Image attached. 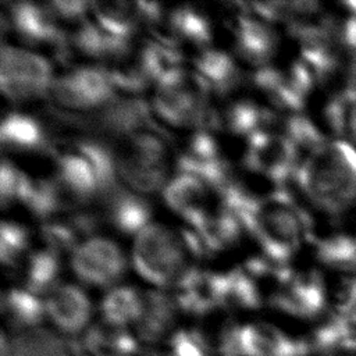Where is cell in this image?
I'll return each instance as SVG.
<instances>
[{
    "mask_svg": "<svg viewBox=\"0 0 356 356\" xmlns=\"http://www.w3.org/2000/svg\"><path fill=\"white\" fill-rule=\"evenodd\" d=\"M307 199L325 213L356 203V149L345 140H325L307 154L295 175Z\"/></svg>",
    "mask_w": 356,
    "mask_h": 356,
    "instance_id": "6da1fadb",
    "label": "cell"
},
{
    "mask_svg": "<svg viewBox=\"0 0 356 356\" xmlns=\"http://www.w3.org/2000/svg\"><path fill=\"white\" fill-rule=\"evenodd\" d=\"M245 231L260 245L263 254L286 264L309 234V217L285 188H275L266 196H254L241 213Z\"/></svg>",
    "mask_w": 356,
    "mask_h": 356,
    "instance_id": "7a4b0ae2",
    "label": "cell"
},
{
    "mask_svg": "<svg viewBox=\"0 0 356 356\" xmlns=\"http://www.w3.org/2000/svg\"><path fill=\"white\" fill-rule=\"evenodd\" d=\"M200 246L193 229L175 232L160 222H150L134 236L132 263L136 273L156 286L174 285L200 259Z\"/></svg>",
    "mask_w": 356,
    "mask_h": 356,
    "instance_id": "3957f363",
    "label": "cell"
},
{
    "mask_svg": "<svg viewBox=\"0 0 356 356\" xmlns=\"http://www.w3.org/2000/svg\"><path fill=\"white\" fill-rule=\"evenodd\" d=\"M124 186L140 195L163 191L168 178V146L156 125L110 143Z\"/></svg>",
    "mask_w": 356,
    "mask_h": 356,
    "instance_id": "277c9868",
    "label": "cell"
},
{
    "mask_svg": "<svg viewBox=\"0 0 356 356\" xmlns=\"http://www.w3.org/2000/svg\"><path fill=\"white\" fill-rule=\"evenodd\" d=\"M152 110L167 124L182 128H204L213 114L210 89L192 70L172 71L156 85Z\"/></svg>",
    "mask_w": 356,
    "mask_h": 356,
    "instance_id": "5b68a950",
    "label": "cell"
},
{
    "mask_svg": "<svg viewBox=\"0 0 356 356\" xmlns=\"http://www.w3.org/2000/svg\"><path fill=\"white\" fill-rule=\"evenodd\" d=\"M104 67L79 65L54 76L47 97L67 113H92L117 96Z\"/></svg>",
    "mask_w": 356,
    "mask_h": 356,
    "instance_id": "8992f818",
    "label": "cell"
},
{
    "mask_svg": "<svg viewBox=\"0 0 356 356\" xmlns=\"http://www.w3.org/2000/svg\"><path fill=\"white\" fill-rule=\"evenodd\" d=\"M53 70L46 57L25 47L3 44L0 53V88L14 103L47 96Z\"/></svg>",
    "mask_w": 356,
    "mask_h": 356,
    "instance_id": "52a82bcc",
    "label": "cell"
},
{
    "mask_svg": "<svg viewBox=\"0 0 356 356\" xmlns=\"http://www.w3.org/2000/svg\"><path fill=\"white\" fill-rule=\"evenodd\" d=\"M152 111V106L139 96L117 95L100 108L72 120L83 125L90 136L113 143L154 125Z\"/></svg>",
    "mask_w": 356,
    "mask_h": 356,
    "instance_id": "ba28073f",
    "label": "cell"
},
{
    "mask_svg": "<svg viewBox=\"0 0 356 356\" xmlns=\"http://www.w3.org/2000/svg\"><path fill=\"white\" fill-rule=\"evenodd\" d=\"M245 165L253 172L273 182L275 188H285L295 179L303 160L298 149L278 131H261L246 139Z\"/></svg>",
    "mask_w": 356,
    "mask_h": 356,
    "instance_id": "9c48e42d",
    "label": "cell"
},
{
    "mask_svg": "<svg viewBox=\"0 0 356 356\" xmlns=\"http://www.w3.org/2000/svg\"><path fill=\"white\" fill-rule=\"evenodd\" d=\"M127 260L120 246L104 236H90L71 253L74 274L92 286H111L124 274Z\"/></svg>",
    "mask_w": 356,
    "mask_h": 356,
    "instance_id": "30bf717a",
    "label": "cell"
},
{
    "mask_svg": "<svg viewBox=\"0 0 356 356\" xmlns=\"http://www.w3.org/2000/svg\"><path fill=\"white\" fill-rule=\"evenodd\" d=\"M7 11L10 26L24 42L51 46L61 57L71 49L70 38L49 3L14 1Z\"/></svg>",
    "mask_w": 356,
    "mask_h": 356,
    "instance_id": "8fae6325",
    "label": "cell"
},
{
    "mask_svg": "<svg viewBox=\"0 0 356 356\" xmlns=\"http://www.w3.org/2000/svg\"><path fill=\"white\" fill-rule=\"evenodd\" d=\"M56 170L51 175L72 210L99 200V182L89 159L72 142L67 149L53 147Z\"/></svg>",
    "mask_w": 356,
    "mask_h": 356,
    "instance_id": "7c38bea8",
    "label": "cell"
},
{
    "mask_svg": "<svg viewBox=\"0 0 356 356\" xmlns=\"http://www.w3.org/2000/svg\"><path fill=\"white\" fill-rule=\"evenodd\" d=\"M241 7L229 21L235 53L250 65L259 68L270 64L277 51L278 36L271 24Z\"/></svg>",
    "mask_w": 356,
    "mask_h": 356,
    "instance_id": "4fadbf2b",
    "label": "cell"
},
{
    "mask_svg": "<svg viewBox=\"0 0 356 356\" xmlns=\"http://www.w3.org/2000/svg\"><path fill=\"white\" fill-rule=\"evenodd\" d=\"M325 288L317 271L291 273V275L270 295L275 309L300 318H313L324 312Z\"/></svg>",
    "mask_w": 356,
    "mask_h": 356,
    "instance_id": "5bb4252c",
    "label": "cell"
},
{
    "mask_svg": "<svg viewBox=\"0 0 356 356\" xmlns=\"http://www.w3.org/2000/svg\"><path fill=\"white\" fill-rule=\"evenodd\" d=\"M211 191L213 189L196 175L178 171L167 181L163 188V196L168 207L193 228L211 210Z\"/></svg>",
    "mask_w": 356,
    "mask_h": 356,
    "instance_id": "9a60e30c",
    "label": "cell"
},
{
    "mask_svg": "<svg viewBox=\"0 0 356 356\" xmlns=\"http://www.w3.org/2000/svg\"><path fill=\"white\" fill-rule=\"evenodd\" d=\"M46 316L65 334L82 331L90 318L88 295L78 285L58 284L44 296Z\"/></svg>",
    "mask_w": 356,
    "mask_h": 356,
    "instance_id": "2e32d148",
    "label": "cell"
},
{
    "mask_svg": "<svg viewBox=\"0 0 356 356\" xmlns=\"http://www.w3.org/2000/svg\"><path fill=\"white\" fill-rule=\"evenodd\" d=\"M3 149L10 152H53L54 143L46 124L22 111H10L3 115L0 128Z\"/></svg>",
    "mask_w": 356,
    "mask_h": 356,
    "instance_id": "e0dca14e",
    "label": "cell"
},
{
    "mask_svg": "<svg viewBox=\"0 0 356 356\" xmlns=\"http://www.w3.org/2000/svg\"><path fill=\"white\" fill-rule=\"evenodd\" d=\"M1 356H85L83 345L43 328L19 332L13 339L1 334Z\"/></svg>",
    "mask_w": 356,
    "mask_h": 356,
    "instance_id": "ac0fdd59",
    "label": "cell"
},
{
    "mask_svg": "<svg viewBox=\"0 0 356 356\" xmlns=\"http://www.w3.org/2000/svg\"><path fill=\"white\" fill-rule=\"evenodd\" d=\"M102 204L103 218L124 235H136L150 224L152 207L145 195L121 186Z\"/></svg>",
    "mask_w": 356,
    "mask_h": 356,
    "instance_id": "d6986e66",
    "label": "cell"
},
{
    "mask_svg": "<svg viewBox=\"0 0 356 356\" xmlns=\"http://www.w3.org/2000/svg\"><path fill=\"white\" fill-rule=\"evenodd\" d=\"M193 70L209 86L210 92L225 96L234 92L242 82L243 74L234 56L218 50H200L193 58Z\"/></svg>",
    "mask_w": 356,
    "mask_h": 356,
    "instance_id": "ffe728a7",
    "label": "cell"
},
{
    "mask_svg": "<svg viewBox=\"0 0 356 356\" xmlns=\"http://www.w3.org/2000/svg\"><path fill=\"white\" fill-rule=\"evenodd\" d=\"M178 307L172 298L163 289L143 292V309L136 323L138 337L145 342L159 341L172 325Z\"/></svg>",
    "mask_w": 356,
    "mask_h": 356,
    "instance_id": "44dd1931",
    "label": "cell"
},
{
    "mask_svg": "<svg viewBox=\"0 0 356 356\" xmlns=\"http://www.w3.org/2000/svg\"><path fill=\"white\" fill-rule=\"evenodd\" d=\"M170 36L181 46L188 43L200 50L209 49L213 39L211 21L200 8L181 4L168 14Z\"/></svg>",
    "mask_w": 356,
    "mask_h": 356,
    "instance_id": "7402d4cb",
    "label": "cell"
},
{
    "mask_svg": "<svg viewBox=\"0 0 356 356\" xmlns=\"http://www.w3.org/2000/svg\"><path fill=\"white\" fill-rule=\"evenodd\" d=\"M192 229L197 232L209 253L232 246L245 231L239 218L220 203Z\"/></svg>",
    "mask_w": 356,
    "mask_h": 356,
    "instance_id": "603a6c76",
    "label": "cell"
},
{
    "mask_svg": "<svg viewBox=\"0 0 356 356\" xmlns=\"http://www.w3.org/2000/svg\"><path fill=\"white\" fill-rule=\"evenodd\" d=\"M82 345L92 356H135L139 348L135 337L124 327L104 320L86 330Z\"/></svg>",
    "mask_w": 356,
    "mask_h": 356,
    "instance_id": "cb8c5ba5",
    "label": "cell"
},
{
    "mask_svg": "<svg viewBox=\"0 0 356 356\" xmlns=\"http://www.w3.org/2000/svg\"><path fill=\"white\" fill-rule=\"evenodd\" d=\"M93 21L107 33L132 40L138 28L143 25L139 10L129 1H100L92 4Z\"/></svg>",
    "mask_w": 356,
    "mask_h": 356,
    "instance_id": "d4e9b609",
    "label": "cell"
},
{
    "mask_svg": "<svg viewBox=\"0 0 356 356\" xmlns=\"http://www.w3.org/2000/svg\"><path fill=\"white\" fill-rule=\"evenodd\" d=\"M1 312L11 327L25 331L36 328L46 316L44 300L24 286L3 292Z\"/></svg>",
    "mask_w": 356,
    "mask_h": 356,
    "instance_id": "484cf974",
    "label": "cell"
},
{
    "mask_svg": "<svg viewBox=\"0 0 356 356\" xmlns=\"http://www.w3.org/2000/svg\"><path fill=\"white\" fill-rule=\"evenodd\" d=\"M221 306L234 309H257L261 302V288L257 280L243 266L220 274Z\"/></svg>",
    "mask_w": 356,
    "mask_h": 356,
    "instance_id": "4316f807",
    "label": "cell"
},
{
    "mask_svg": "<svg viewBox=\"0 0 356 356\" xmlns=\"http://www.w3.org/2000/svg\"><path fill=\"white\" fill-rule=\"evenodd\" d=\"M24 288L35 295H47L53 291L58 282L60 275V259L58 254L50 249L36 250L28 254L22 263Z\"/></svg>",
    "mask_w": 356,
    "mask_h": 356,
    "instance_id": "83f0119b",
    "label": "cell"
},
{
    "mask_svg": "<svg viewBox=\"0 0 356 356\" xmlns=\"http://www.w3.org/2000/svg\"><path fill=\"white\" fill-rule=\"evenodd\" d=\"M143 309V292L132 286H113L103 298L100 310L104 321L124 327L136 324Z\"/></svg>",
    "mask_w": 356,
    "mask_h": 356,
    "instance_id": "f1b7e54d",
    "label": "cell"
},
{
    "mask_svg": "<svg viewBox=\"0 0 356 356\" xmlns=\"http://www.w3.org/2000/svg\"><path fill=\"white\" fill-rule=\"evenodd\" d=\"M243 6L268 24L282 22L288 28L307 21L320 13L317 1H260Z\"/></svg>",
    "mask_w": 356,
    "mask_h": 356,
    "instance_id": "f546056e",
    "label": "cell"
},
{
    "mask_svg": "<svg viewBox=\"0 0 356 356\" xmlns=\"http://www.w3.org/2000/svg\"><path fill=\"white\" fill-rule=\"evenodd\" d=\"M29 234L15 221H3L0 228V256L4 268L17 270L29 254Z\"/></svg>",
    "mask_w": 356,
    "mask_h": 356,
    "instance_id": "4dcf8cb0",
    "label": "cell"
},
{
    "mask_svg": "<svg viewBox=\"0 0 356 356\" xmlns=\"http://www.w3.org/2000/svg\"><path fill=\"white\" fill-rule=\"evenodd\" d=\"M33 184V178L19 170L11 160L3 159L1 161V184H0V200L3 206L11 203H24L28 199Z\"/></svg>",
    "mask_w": 356,
    "mask_h": 356,
    "instance_id": "1f68e13d",
    "label": "cell"
},
{
    "mask_svg": "<svg viewBox=\"0 0 356 356\" xmlns=\"http://www.w3.org/2000/svg\"><path fill=\"white\" fill-rule=\"evenodd\" d=\"M168 356H211V348L197 330H178L170 337Z\"/></svg>",
    "mask_w": 356,
    "mask_h": 356,
    "instance_id": "d6a6232c",
    "label": "cell"
},
{
    "mask_svg": "<svg viewBox=\"0 0 356 356\" xmlns=\"http://www.w3.org/2000/svg\"><path fill=\"white\" fill-rule=\"evenodd\" d=\"M335 314L356 323V275L341 280L335 295Z\"/></svg>",
    "mask_w": 356,
    "mask_h": 356,
    "instance_id": "836d02e7",
    "label": "cell"
},
{
    "mask_svg": "<svg viewBox=\"0 0 356 356\" xmlns=\"http://www.w3.org/2000/svg\"><path fill=\"white\" fill-rule=\"evenodd\" d=\"M49 4L60 21H72L75 24H79L81 21L86 19L85 15L88 10H92L93 3L72 0V1H50Z\"/></svg>",
    "mask_w": 356,
    "mask_h": 356,
    "instance_id": "e575fe53",
    "label": "cell"
},
{
    "mask_svg": "<svg viewBox=\"0 0 356 356\" xmlns=\"http://www.w3.org/2000/svg\"><path fill=\"white\" fill-rule=\"evenodd\" d=\"M342 38L346 49L356 54V15H350L342 25Z\"/></svg>",
    "mask_w": 356,
    "mask_h": 356,
    "instance_id": "d590c367",
    "label": "cell"
},
{
    "mask_svg": "<svg viewBox=\"0 0 356 356\" xmlns=\"http://www.w3.org/2000/svg\"><path fill=\"white\" fill-rule=\"evenodd\" d=\"M321 356H356V341H349L335 349L321 353Z\"/></svg>",
    "mask_w": 356,
    "mask_h": 356,
    "instance_id": "8d00e7d4",
    "label": "cell"
},
{
    "mask_svg": "<svg viewBox=\"0 0 356 356\" xmlns=\"http://www.w3.org/2000/svg\"><path fill=\"white\" fill-rule=\"evenodd\" d=\"M348 134L350 135V138L353 139V142L356 143V100L352 104V110H350V117H349V127H348Z\"/></svg>",
    "mask_w": 356,
    "mask_h": 356,
    "instance_id": "74e56055",
    "label": "cell"
}]
</instances>
